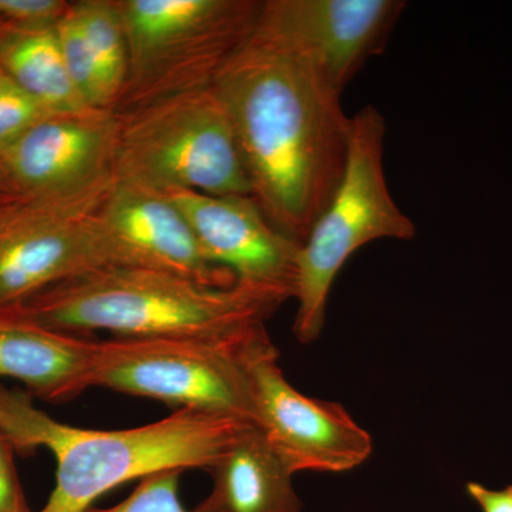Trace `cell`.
Wrapping results in <instances>:
<instances>
[{
  "label": "cell",
  "instance_id": "6da1fadb",
  "mask_svg": "<svg viewBox=\"0 0 512 512\" xmlns=\"http://www.w3.org/2000/svg\"><path fill=\"white\" fill-rule=\"evenodd\" d=\"M234 127L252 197L302 245L338 190L352 117L302 57L251 35L212 84Z\"/></svg>",
  "mask_w": 512,
  "mask_h": 512
},
{
  "label": "cell",
  "instance_id": "7a4b0ae2",
  "mask_svg": "<svg viewBox=\"0 0 512 512\" xmlns=\"http://www.w3.org/2000/svg\"><path fill=\"white\" fill-rule=\"evenodd\" d=\"M251 424L177 409L133 429H82L37 409L30 394L0 387V430L13 448H46L56 460L55 488L39 512H84L107 491L136 478L191 468L208 471Z\"/></svg>",
  "mask_w": 512,
  "mask_h": 512
},
{
  "label": "cell",
  "instance_id": "3957f363",
  "mask_svg": "<svg viewBox=\"0 0 512 512\" xmlns=\"http://www.w3.org/2000/svg\"><path fill=\"white\" fill-rule=\"evenodd\" d=\"M286 299L238 282L210 286L157 269L107 266L52 286L10 311L72 335L106 330L123 338L224 336L265 325Z\"/></svg>",
  "mask_w": 512,
  "mask_h": 512
},
{
  "label": "cell",
  "instance_id": "277c9868",
  "mask_svg": "<svg viewBox=\"0 0 512 512\" xmlns=\"http://www.w3.org/2000/svg\"><path fill=\"white\" fill-rule=\"evenodd\" d=\"M272 349L265 325L224 336H113L96 342L90 387L254 424L252 366Z\"/></svg>",
  "mask_w": 512,
  "mask_h": 512
},
{
  "label": "cell",
  "instance_id": "5b68a950",
  "mask_svg": "<svg viewBox=\"0 0 512 512\" xmlns=\"http://www.w3.org/2000/svg\"><path fill=\"white\" fill-rule=\"evenodd\" d=\"M128 76L113 113L212 87L254 32L258 0H116Z\"/></svg>",
  "mask_w": 512,
  "mask_h": 512
},
{
  "label": "cell",
  "instance_id": "8992f818",
  "mask_svg": "<svg viewBox=\"0 0 512 512\" xmlns=\"http://www.w3.org/2000/svg\"><path fill=\"white\" fill-rule=\"evenodd\" d=\"M386 133V120L375 106L369 104L352 117L345 174L299 248L293 332L305 345L315 342L325 328L333 282L350 256L379 239L409 241L416 235L413 221L394 201L384 175Z\"/></svg>",
  "mask_w": 512,
  "mask_h": 512
},
{
  "label": "cell",
  "instance_id": "52a82bcc",
  "mask_svg": "<svg viewBox=\"0 0 512 512\" xmlns=\"http://www.w3.org/2000/svg\"><path fill=\"white\" fill-rule=\"evenodd\" d=\"M116 117L117 180L164 194L197 191L252 197L234 127L212 87Z\"/></svg>",
  "mask_w": 512,
  "mask_h": 512
},
{
  "label": "cell",
  "instance_id": "ba28073f",
  "mask_svg": "<svg viewBox=\"0 0 512 512\" xmlns=\"http://www.w3.org/2000/svg\"><path fill=\"white\" fill-rule=\"evenodd\" d=\"M114 181L67 200L0 202V311L111 266L96 214Z\"/></svg>",
  "mask_w": 512,
  "mask_h": 512
},
{
  "label": "cell",
  "instance_id": "9c48e42d",
  "mask_svg": "<svg viewBox=\"0 0 512 512\" xmlns=\"http://www.w3.org/2000/svg\"><path fill=\"white\" fill-rule=\"evenodd\" d=\"M400 0H265L252 35L302 57L343 93L383 52L406 9Z\"/></svg>",
  "mask_w": 512,
  "mask_h": 512
},
{
  "label": "cell",
  "instance_id": "30bf717a",
  "mask_svg": "<svg viewBox=\"0 0 512 512\" xmlns=\"http://www.w3.org/2000/svg\"><path fill=\"white\" fill-rule=\"evenodd\" d=\"M117 117L113 111L56 113L0 151V174L13 198L57 201L116 180Z\"/></svg>",
  "mask_w": 512,
  "mask_h": 512
},
{
  "label": "cell",
  "instance_id": "8fae6325",
  "mask_svg": "<svg viewBox=\"0 0 512 512\" xmlns=\"http://www.w3.org/2000/svg\"><path fill=\"white\" fill-rule=\"evenodd\" d=\"M254 424L293 474L345 473L370 457L373 441L339 403L296 390L272 349L252 366Z\"/></svg>",
  "mask_w": 512,
  "mask_h": 512
},
{
  "label": "cell",
  "instance_id": "7c38bea8",
  "mask_svg": "<svg viewBox=\"0 0 512 512\" xmlns=\"http://www.w3.org/2000/svg\"><path fill=\"white\" fill-rule=\"evenodd\" d=\"M180 208L204 258L238 284L293 298L301 245L285 237L249 195L165 192Z\"/></svg>",
  "mask_w": 512,
  "mask_h": 512
},
{
  "label": "cell",
  "instance_id": "4fadbf2b",
  "mask_svg": "<svg viewBox=\"0 0 512 512\" xmlns=\"http://www.w3.org/2000/svg\"><path fill=\"white\" fill-rule=\"evenodd\" d=\"M96 218L111 266L157 269L210 286L235 284L231 272L204 258L187 218L164 192L116 178Z\"/></svg>",
  "mask_w": 512,
  "mask_h": 512
},
{
  "label": "cell",
  "instance_id": "5bb4252c",
  "mask_svg": "<svg viewBox=\"0 0 512 512\" xmlns=\"http://www.w3.org/2000/svg\"><path fill=\"white\" fill-rule=\"evenodd\" d=\"M94 348V340L0 311V377L25 383L32 397L63 403L90 389Z\"/></svg>",
  "mask_w": 512,
  "mask_h": 512
},
{
  "label": "cell",
  "instance_id": "9a60e30c",
  "mask_svg": "<svg viewBox=\"0 0 512 512\" xmlns=\"http://www.w3.org/2000/svg\"><path fill=\"white\" fill-rule=\"evenodd\" d=\"M208 471L211 493L190 512H303L292 471L255 424Z\"/></svg>",
  "mask_w": 512,
  "mask_h": 512
},
{
  "label": "cell",
  "instance_id": "2e32d148",
  "mask_svg": "<svg viewBox=\"0 0 512 512\" xmlns=\"http://www.w3.org/2000/svg\"><path fill=\"white\" fill-rule=\"evenodd\" d=\"M0 67L53 113L90 109L67 72L56 29L9 32L0 45Z\"/></svg>",
  "mask_w": 512,
  "mask_h": 512
},
{
  "label": "cell",
  "instance_id": "e0dca14e",
  "mask_svg": "<svg viewBox=\"0 0 512 512\" xmlns=\"http://www.w3.org/2000/svg\"><path fill=\"white\" fill-rule=\"evenodd\" d=\"M72 3L99 67L104 92L113 111L128 76L127 36L116 0H80Z\"/></svg>",
  "mask_w": 512,
  "mask_h": 512
},
{
  "label": "cell",
  "instance_id": "ac0fdd59",
  "mask_svg": "<svg viewBox=\"0 0 512 512\" xmlns=\"http://www.w3.org/2000/svg\"><path fill=\"white\" fill-rule=\"evenodd\" d=\"M56 33L67 72L84 103L90 109L111 111L99 67L74 13L73 3H70L69 12L56 26Z\"/></svg>",
  "mask_w": 512,
  "mask_h": 512
},
{
  "label": "cell",
  "instance_id": "d6986e66",
  "mask_svg": "<svg viewBox=\"0 0 512 512\" xmlns=\"http://www.w3.org/2000/svg\"><path fill=\"white\" fill-rule=\"evenodd\" d=\"M0 67V151L39 121L52 116Z\"/></svg>",
  "mask_w": 512,
  "mask_h": 512
},
{
  "label": "cell",
  "instance_id": "ffe728a7",
  "mask_svg": "<svg viewBox=\"0 0 512 512\" xmlns=\"http://www.w3.org/2000/svg\"><path fill=\"white\" fill-rule=\"evenodd\" d=\"M183 471H165L146 477L126 500L109 508H93L84 512H190L180 500V478Z\"/></svg>",
  "mask_w": 512,
  "mask_h": 512
},
{
  "label": "cell",
  "instance_id": "44dd1931",
  "mask_svg": "<svg viewBox=\"0 0 512 512\" xmlns=\"http://www.w3.org/2000/svg\"><path fill=\"white\" fill-rule=\"evenodd\" d=\"M64 0H0V25L9 32L56 29L70 9Z\"/></svg>",
  "mask_w": 512,
  "mask_h": 512
},
{
  "label": "cell",
  "instance_id": "7402d4cb",
  "mask_svg": "<svg viewBox=\"0 0 512 512\" xmlns=\"http://www.w3.org/2000/svg\"><path fill=\"white\" fill-rule=\"evenodd\" d=\"M12 443L0 430V512H30L20 487Z\"/></svg>",
  "mask_w": 512,
  "mask_h": 512
},
{
  "label": "cell",
  "instance_id": "603a6c76",
  "mask_svg": "<svg viewBox=\"0 0 512 512\" xmlns=\"http://www.w3.org/2000/svg\"><path fill=\"white\" fill-rule=\"evenodd\" d=\"M466 491L481 512H512V485L493 490L480 483H468Z\"/></svg>",
  "mask_w": 512,
  "mask_h": 512
},
{
  "label": "cell",
  "instance_id": "cb8c5ba5",
  "mask_svg": "<svg viewBox=\"0 0 512 512\" xmlns=\"http://www.w3.org/2000/svg\"><path fill=\"white\" fill-rule=\"evenodd\" d=\"M12 198V195H10L9 191L6 190V185L3 183L2 174H0V202L12 200Z\"/></svg>",
  "mask_w": 512,
  "mask_h": 512
},
{
  "label": "cell",
  "instance_id": "d4e9b609",
  "mask_svg": "<svg viewBox=\"0 0 512 512\" xmlns=\"http://www.w3.org/2000/svg\"><path fill=\"white\" fill-rule=\"evenodd\" d=\"M9 30L5 28V26L0 25V45H2L3 39L8 35Z\"/></svg>",
  "mask_w": 512,
  "mask_h": 512
}]
</instances>
